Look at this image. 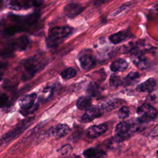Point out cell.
<instances>
[{"mask_svg":"<svg viewBox=\"0 0 158 158\" xmlns=\"http://www.w3.org/2000/svg\"><path fill=\"white\" fill-rule=\"evenodd\" d=\"M139 123H141L138 120L137 122L128 120L119 122L115 128L114 141L121 142L130 138L135 133L139 131Z\"/></svg>","mask_w":158,"mask_h":158,"instance_id":"obj_1","label":"cell"},{"mask_svg":"<svg viewBox=\"0 0 158 158\" xmlns=\"http://www.w3.org/2000/svg\"><path fill=\"white\" fill-rule=\"evenodd\" d=\"M72 33V28L69 27H56L52 28L49 33L47 38V45L49 48L57 46L62 40Z\"/></svg>","mask_w":158,"mask_h":158,"instance_id":"obj_2","label":"cell"},{"mask_svg":"<svg viewBox=\"0 0 158 158\" xmlns=\"http://www.w3.org/2000/svg\"><path fill=\"white\" fill-rule=\"evenodd\" d=\"M33 118H26L19 122L13 129L6 133L0 139V144L8 143L22 133L33 122Z\"/></svg>","mask_w":158,"mask_h":158,"instance_id":"obj_3","label":"cell"},{"mask_svg":"<svg viewBox=\"0 0 158 158\" xmlns=\"http://www.w3.org/2000/svg\"><path fill=\"white\" fill-rule=\"evenodd\" d=\"M136 114L138 120L141 123H146L154 120L157 115V110L149 104H143L138 108Z\"/></svg>","mask_w":158,"mask_h":158,"instance_id":"obj_4","label":"cell"},{"mask_svg":"<svg viewBox=\"0 0 158 158\" xmlns=\"http://www.w3.org/2000/svg\"><path fill=\"white\" fill-rule=\"evenodd\" d=\"M104 114L99 106H91L86 109L81 118V122L83 123H88L95 118L101 117Z\"/></svg>","mask_w":158,"mask_h":158,"instance_id":"obj_5","label":"cell"},{"mask_svg":"<svg viewBox=\"0 0 158 158\" xmlns=\"http://www.w3.org/2000/svg\"><path fill=\"white\" fill-rule=\"evenodd\" d=\"M70 131V128L67 124L59 123L50 128L47 132V135L49 136L54 137L56 139H60L67 135Z\"/></svg>","mask_w":158,"mask_h":158,"instance_id":"obj_6","label":"cell"},{"mask_svg":"<svg viewBox=\"0 0 158 158\" xmlns=\"http://www.w3.org/2000/svg\"><path fill=\"white\" fill-rule=\"evenodd\" d=\"M108 129V125L106 123H101L89 127L87 131L86 135L88 138H96L103 135Z\"/></svg>","mask_w":158,"mask_h":158,"instance_id":"obj_7","label":"cell"},{"mask_svg":"<svg viewBox=\"0 0 158 158\" xmlns=\"http://www.w3.org/2000/svg\"><path fill=\"white\" fill-rule=\"evenodd\" d=\"M36 98L35 93H31L22 96L19 101V104L22 110H27L33 106Z\"/></svg>","mask_w":158,"mask_h":158,"instance_id":"obj_8","label":"cell"},{"mask_svg":"<svg viewBox=\"0 0 158 158\" xmlns=\"http://www.w3.org/2000/svg\"><path fill=\"white\" fill-rule=\"evenodd\" d=\"M156 86V81L153 78H150L136 86V90L142 93H149L153 91Z\"/></svg>","mask_w":158,"mask_h":158,"instance_id":"obj_9","label":"cell"},{"mask_svg":"<svg viewBox=\"0 0 158 158\" xmlns=\"http://www.w3.org/2000/svg\"><path fill=\"white\" fill-rule=\"evenodd\" d=\"M28 39L27 36H23L12 41L10 44V49L12 50L23 51L24 50L28 44Z\"/></svg>","mask_w":158,"mask_h":158,"instance_id":"obj_10","label":"cell"},{"mask_svg":"<svg viewBox=\"0 0 158 158\" xmlns=\"http://www.w3.org/2000/svg\"><path fill=\"white\" fill-rule=\"evenodd\" d=\"M83 10L81 6L76 3H70L67 5L64 10V14L69 18H73L78 15Z\"/></svg>","mask_w":158,"mask_h":158,"instance_id":"obj_11","label":"cell"},{"mask_svg":"<svg viewBox=\"0 0 158 158\" xmlns=\"http://www.w3.org/2000/svg\"><path fill=\"white\" fill-rule=\"evenodd\" d=\"M85 158H107V153L97 148H88L83 151Z\"/></svg>","mask_w":158,"mask_h":158,"instance_id":"obj_12","label":"cell"},{"mask_svg":"<svg viewBox=\"0 0 158 158\" xmlns=\"http://www.w3.org/2000/svg\"><path fill=\"white\" fill-rule=\"evenodd\" d=\"M79 62L83 69L89 70L93 68L96 63V60L93 56L89 54L82 55L79 58Z\"/></svg>","mask_w":158,"mask_h":158,"instance_id":"obj_13","label":"cell"},{"mask_svg":"<svg viewBox=\"0 0 158 158\" xmlns=\"http://www.w3.org/2000/svg\"><path fill=\"white\" fill-rule=\"evenodd\" d=\"M128 67L127 62L123 59H119L114 61L110 65V70L114 72H123Z\"/></svg>","mask_w":158,"mask_h":158,"instance_id":"obj_14","label":"cell"},{"mask_svg":"<svg viewBox=\"0 0 158 158\" xmlns=\"http://www.w3.org/2000/svg\"><path fill=\"white\" fill-rule=\"evenodd\" d=\"M24 66L25 72L23 75V78L24 80H28L35 74V73L36 72V69L38 67L34 64L32 59L30 61L27 62Z\"/></svg>","mask_w":158,"mask_h":158,"instance_id":"obj_15","label":"cell"},{"mask_svg":"<svg viewBox=\"0 0 158 158\" xmlns=\"http://www.w3.org/2000/svg\"><path fill=\"white\" fill-rule=\"evenodd\" d=\"M122 101L117 99H114L110 100L109 101H107L101 105L99 106L101 107L102 111L104 112H110L117 107H118L120 104H121Z\"/></svg>","mask_w":158,"mask_h":158,"instance_id":"obj_16","label":"cell"},{"mask_svg":"<svg viewBox=\"0 0 158 158\" xmlns=\"http://www.w3.org/2000/svg\"><path fill=\"white\" fill-rule=\"evenodd\" d=\"M140 75L138 72H130L123 79V85H133L136 84L139 79Z\"/></svg>","mask_w":158,"mask_h":158,"instance_id":"obj_17","label":"cell"},{"mask_svg":"<svg viewBox=\"0 0 158 158\" xmlns=\"http://www.w3.org/2000/svg\"><path fill=\"white\" fill-rule=\"evenodd\" d=\"M128 35L126 32L123 31H121L115 33L114 34H112L109 36V39L112 43L114 44H117L125 41L126 39L128 38Z\"/></svg>","mask_w":158,"mask_h":158,"instance_id":"obj_18","label":"cell"},{"mask_svg":"<svg viewBox=\"0 0 158 158\" xmlns=\"http://www.w3.org/2000/svg\"><path fill=\"white\" fill-rule=\"evenodd\" d=\"M91 99L88 96H81L77 101V107L80 110H86L91 106Z\"/></svg>","mask_w":158,"mask_h":158,"instance_id":"obj_19","label":"cell"},{"mask_svg":"<svg viewBox=\"0 0 158 158\" xmlns=\"http://www.w3.org/2000/svg\"><path fill=\"white\" fill-rule=\"evenodd\" d=\"M133 62L134 64L141 70H144L148 67V61L146 58L140 55H135L133 59Z\"/></svg>","mask_w":158,"mask_h":158,"instance_id":"obj_20","label":"cell"},{"mask_svg":"<svg viewBox=\"0 0 158 158\" xmlns=\"http://www.w3.org/2000/svg\"><path fill=\"white\" fill-rule=\"evenodd\" d=\"M109 85L112 88H118L123 85V79L116 74H112L109 79Z\"/></svg>","mask_w":158,"mask_h":158,"instance_id":"obj_21","label":"cell"},{"mask_svg":"<svg viewBox=\"0 0 158 158\" xmlns=\"http://www.w3.org/2000/svg\"><path fill=\"white\" fill-rule=\"evenodd\" d=\"M72 148L70 144L62 146L58 151L60 158H69L71 154Z\"/></svg>","mask_w":158,"mask_h":158,"instance_id":"obj_22","label":"cell"},{"mask_svg":"<svg viewBox=\"0 0 158 158\" xmlns=\"http://www.w3.org/2000/svg\"><path fill=\"white\" fill-rule=\"evenodd\" d=\"M76 75H77L76 70L72 67L67 68L61 73V77H62V78L65 80H68V79L73 78L76 76Z\"/></svg>","mask_w":158,"mask_h":158,"instance_id":"obj_23","label":"cell"},{"mask_svg":"<svg viewBox=\"0 0 158 158\" xmlns=\"http://www.w3.org/2000/svg\"><path fill=\"white\" fill-rule=\"evenodd\" d=\"M87 93L91 96H96L99 93L98 86L94 83H90L87 88Z\"/></svg>","mask_w":158,"mask_h":158,"instance_id":"obj_24","label":"cell"},{"mask_svg":"<svg viewBox=\"0 0 158 158\" xmlns=\"http://www.w3.org/2000/svg\"><path fill=\"white\" fill-rule=\"evenodd\" d=\"M130 115V110L127 106H122L118 110V117L120 119H125L128 117Z\"/></svg>","mask_w":158,"mask_h":158,"instance_id":"obj_25","label":"cell"},{"mask_svg":"<svg viewBox=\"0 0 158 158\" xmlns=\"http://www.w3.org/2000/svg\"><path fill=\"white\" fill-rule=\"evenodd\" d=\"M9 96L6 94H0V108L6 107L9 103Z\"/></svg>","mask_w":158,"mask_h":158,"instance_id":"obj_26","label":"cell"},{"mask_svg":"<svg viewBox=\"0 0 158 158\" xmlns=\"http://www.w3.org/2000/svg\"><path fill=\"white\" fill-rule=\"evenodd\" d=\"M149 136L152 138H154L158 136V124L156 125L151 131Z\"/></svg>","mask_w":158,"mask_h":158,"instance_id":"obj_27","label":"cell"},{"mask_svg":"<svg viewBox=\"0 0 158 158\" xmlns=\"http://www.w3.org/2000/svg\"><path fill=\"white\" fill-rule=\"evenodd\" d=\"M110 1H112V0H95L94 1V5L98 6V5L102 4L104 3H106V2H110Z\"/></svg>","mask_w":158,"mask_h":158,"instance_id":"obj_28","label":"cell"},{"mask_svg":"<svg viewBox=\"0 0 158 158\" xmlns=\"http://www.w3.org/2000/svg\"><path fill=\"white\" fill-rule=\"evenodd\" d=\"M2 4H3V0H0V9L2 7Z\"/></svg>","mask_w":158,"mask_h":158,"instance_id":"obj_29","label":"cell"},{"mask_svg":"<svg viewBox=\"0 0 158 158\" xmlns=\"http://www.w3.org/2000/svg\"><path fill=\"white\" fill-rule=\"evenodd\" d=\"M157 152V156H158V150H157V152Z\"/></svg>","mask_w":158,"mask_h":158,"instance_id":"obj_30","label":"cell"}]
</instances>
